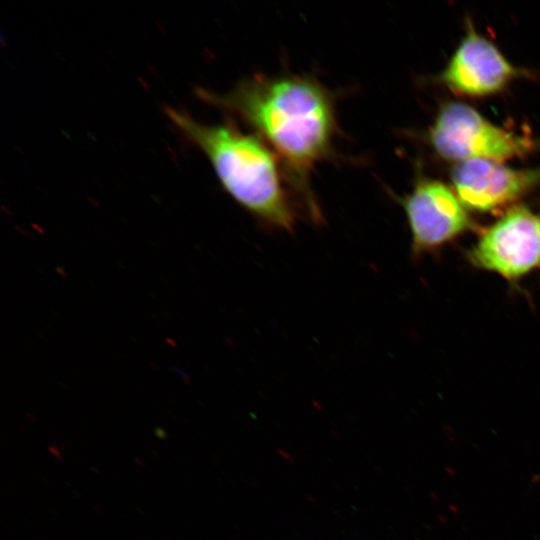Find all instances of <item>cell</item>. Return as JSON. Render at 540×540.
Wrapping results in <instances>:
<instances>
[{"mask_svg":"<svg viewBox=\"0 0 540 540\" xmlns=\"http://www.w3.org/2000/svg\"><path fill=\"white\" fill-rule=\"evenodd\" d=\"M198 95L255 131L278 157L302 210L312 222L321 223L311 174L318 163L335 154L334 94L311 76L284 73L254 74L224 94L199 89Z\"/></svg>","mask_w":540,"mask_h":540,"instance_id":"6da1fadb","label":"cell"},{"mask_svg":"<svg viewBox=\"0 0 540 540\" xmlns=\"http://www.w3.org/2000/svg\"><path fill=\"white\" fill-rule=\"evenodd\" d=\"M166 113L204 153L234 201L265 226L294 232L297 214L285 187L284 171L276 154L259 136L232 123L204 124L172 108Z\"/></svg>","mask_w":540,"mask_h":540,"instance_id":"7a4b0ae2","label":"cell"},{"mask_svg":"<svg viewBox=\"0 0 540 540\" xmlns=\"http://www.w3.org/2000/svg\"><path fill=\"white\" fill-rule=\"evenodd\" d=\"M429 139L439 156L458 163L474 159L503 163L527 153L531 146L527 139L496 126L460 102L441 108Z\"/></svg>","mask_w":540,"mask_h":540,"instance_id":"3957f363","label":"cell"},{"mask_svg":"<svg viewBox=\"0 0 540 540\" xmlns=\"http://www.w3.org/2000/svg\"><path fill=\"white\" fill-rule=\"evenodd\" d=\"M470 258L479 268L518 280L540 266V218L526 206L511 207L481 233Z\"/></svg>","mask_w":540,"mask_h":540,"instance_id":"277c9868","label":"cell"},{"mask_svg":"<svg viewBox=\"0 0 540 540\" xmlns=\"http://www.w3.org/2000/svg\"><path fill=\"white\" fill-rule=\"evenodd\" d=\"M400 203L411 232L412 252L416 256L439 248L472 225L467 208L457 194L435 179H419Z\"/></svg>","mask_w":540,"mask_h":540,"instance_id":"5b68a950","label":"cell"},{"mask_svg":"<svg viewBox=\"0 0 540 540\" xmlns=\"http://www.w3.org/2000/svg\"><path fill=\"white\" fill-rule=\"evenodd\" d=\"M455 193L467 208L488 212L519 199L540 184V168L515 169L500 162L474 159L452 171Z\"/></svg>","mask_w":540,"mask_h":540,"instance_id":"8992f818","label":"cell"},{"mask_svg":"<svg viewBox=\"0 0 540 540\" xmlns=\"http://www.w3.org/2000/svg\"><path fill=\"white\" fill-rule=\"evenodd\" d=\"M516 74L499 49L469 25L440 79L456 93L482 97L502 90Z\"/></svg>","mask_w":540,"mask_h":540,"instance_id":"52a82bcc","label":"cell"}]
</instances>
